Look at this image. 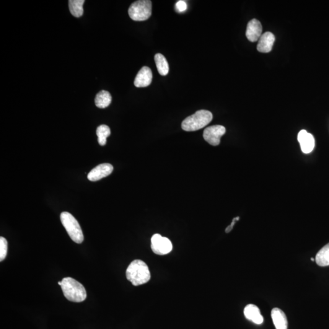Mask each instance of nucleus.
Masks as SVG:
<instances>
[{
    "label": "nucleus",
    "instance_id": "f257e3e1",
    "mask_svg": "<svg viewBox=\"0 0 329 329\" xmlns=\"http://www.w3.org/2000/svg\"><path fill=\"white\" fill-rule=\"evenodd\" d=\"M127 279L134 286L146 284L151 279V273L147 264L141 260H135L126 269Z\"/></svg>",
    "mask_w": 329,
    "mask_h": 329
},
{
    "label": "nucleus",
    "instance_id": "f03ea898",
    "mask_svg": "<svg viewBox=\"0 0 329 329\" xmlns=\"http://www.w3.org/2000/svg\"><path fill=\"white\" fill-rule=\"evenodd\" d=\"M61 289L64 296L70 301L81 302L87 298V292L84 287L72 278L62 279Z\"/></svg>",
    "mask_w": 329,
    "mask_h": 329
},
{
    "label": "nucleus",
    "instance_id": "7ed1b4c3",
    "mask_svg": "<svg viewBox=\"0 0 329 329\" xmlns=\"http://www.w3.org/2000/svg\"><path fill=\"white\" fill-rule=\"evenodd\" d=\"M212 119L213 115L210 111L200 110L186 118L181 126L185 131H196L204 128L211 122Z\"/></svg>",
    "mask_w": 329,
    "mask_h": 329
},
{
    "label": "nucleus",
    "instance_id": "20e7f679",
    "mask_svg": "<svg viewBox=\"0 0 329 329\" xmlns=\"http://www.w3.org/2000/svg\"><path fill=\"white\" fill-rule=\"evenodd\" d=\"M61 221L71 239L77 244H81L84 241V235L76 219L69 212H64L61 214Z\"/></svg>",
    "mask_w": 329,
    "mask_h": 329
},
{
    "label": "nucleus",
    "instance_id": "39448f33",
    "mask_svg": "<svg viewBox=\"0 0 329 329\" xmlns=\"http://www.w3.org/2000/svg\"><path fill=\"white\" fill-rule=\"evenodd\" d=\"M128 14L132 20L142 22L146 20L152 14V2L149 0H140L129 7Z\"/></svg>",
    "mask_w": 329,
    "mask_h": 329
},
{
    "label": "nucleus",
    "instance_id": "423d86ee",
    "mask_svg": "<svg viewBox=\"0 0 329 329\" xmlns=\"http://www.w3.org/2000/svg\"><path fill=\"white\" fill-rule=\"evenodd\" d=\"M151 250L155 255H168L173 250L172 242L167 237L159 234H154L151 238Z\"/></svg>",
    "mask_w": 329,
    "mask_h": 329
},
{
    "label": "nucleus",
    "instance_id": "0eeeda50",
    "mask_svg": "<svg viewBox=\"0 0 329 329\" xmlns=\"http://www.w3.org/2000/svg\"><path fill=\"white\" fill-rule=\"evenodd\" d=\"M226 133V128L221 125L209 126L204 130V140L212 146H218L220 144V139Z\"/></svg>",
    "mask_w": 329,
    "mask_h": 329
},
{
    "label": "nucleus",
    "instance_id": "6e6552de",
    "mask_svg": "<svg viewBox=\"0 0 329 329\" xmlns=\"http://www.w3.org/2000/svg\"><path fill=\"white\" fill-rule=\"evenodd\" d=\"M113 166L110 164H102L93 168L87 175L88 180L90 181H98L107 177L112 173Z\"/></svg>",
    "mask_w": 329,
    "mask_h": 329
},
{
    "label": "nucleus",
    "instance_id": "1a4fd4ad",
    "mask_svg": "<svg viewBox=\"0 0 329 329\" xmlns=\"http://www.w3.org/2000/svg\"><path fill=\"white\" fill-rule=\"evenodd\" d=\"M297 140L299 142L300 147L303 152L305 154L310 153L314 149L315 139L312 134L307 133L305 130L299 132L297 136Z\"/></svg>",
    "mask_w": 329,
    "mask_h": 329
},
{
    "label": "nucleus",
    "instance_id": "9d476101",
    "mask_svg": "<svg viewBox=\"0 0 329 329\" xmlns=\"http://www.w3.org/2000/svg\"><path fill=\"white\" fill-rule=\"evenodd\" d=\"M262 33V26L258 20L253 19L248 23L246 36L251 42L257 41L261 36Z\"/></svg>",
    "mask_w": 329,
    "mask_h": 329
},
{
    "label": "nucleus",
    "instance_id": "9b49d317",
    "mask_svg": "<svg viewBox=\"0 0 329 329\" xmlns=\"http://www.w3.org/2000/svg\"><path fill=\"white\" fill-rule=\"evenodd\" d=\"M152 73L151 70L147 67H142L137 74L134 80V85L136 87H146L152 82Z\"/></svg>",
    "mask_w": 329,
    "mask_h": 329
},
{
    "label": "nucleus",
    "instance_id": "f8f14e48",
    "mask_svg": "<svg viewBox=\"0 0 329 329\" xmlns=\"http://www.w3.org/2000/svg\"><path fill=\"white\" fill-rule=\"evenodd\" d=\"M275 36L271 32L264 33L260 38L257 45V50L260 53H269L273 49Z\"/></svg>",
    "mask_w": 329,
    "mask_h": 329
},
{
    "label": "nucleus",
    "instance_id": "ddd939ff",
    "mask_svg": "<svg viewBox=\"0 0 329 329\" xmlns=\"http://www.w3.org/2000/svg\"><path fill=\"white\" fill-rule=\"evenodd\" d=\"M244 315L247 319L256 325H261L263 323V316L261 315L260 309L255 305H247L245 308Z\"/></svg>",
    "mask_w": 329,
    "mask_h": 329
},
{
    "label": "nucleus",
    "instance_id": "4468645a",
    "mask_svg": "<svg viewBox=\"0 0 329 329\" xmlns=\"http://www.w3.org/2000/svg\"><path fill=\"white\" fill-rule=\"evenodd\" d=\"M271 318L276 329H287L288 328V321H287L286 315L283 311L278 308H274L271 311Z\"/></svg>",
    "mask_w": 329,
    "mask_h": 329
},
{
    "label": "nucleus",
    "instance_id": "2eb2a0df",
    "mask_svg": "<svg viewBox=\"0 0 329 329\" xmlns=\"http://www.w3.org/2000/svg\"><path fill=\"white\" fill-rule=\"evenodd\" d=\"M112 102V97L110 93L102 90L98 93L95 99V105L97 108L105 109L108 108Z\"/></svg>",
    "mask_w": 329,
    "mask_h": 329
},
{
    "label": "nucleus",
    "instance_id": "dca6fc26",
    "mask_svg": "<svg viewBox=\"0 0 329 329\" xmlns=\"http://www.w3.org/2000/svg\"><path fill=\"white\" fill-rule=\"evenodd\" d=\"M154 60L158 72L162 76H166L169 72V65L167 59L162 54L158 53L155 54Z\"/></svg>",
    "mask_w": 329,
    "mask_h": 329
},
{
    "label": "nucleus",
    "instance_id": "f3484780",
    "mask_svg": "<svg viewBox=\"0 0 329 329\" xmlns=\"http://www.w3.org/2000/svg\"><path fill=\"white\" fill-rule=\"evenodd\" d=\"M315 261L320 266H329V243L318 253Z\"/></svg>",
    "mask_w": 329,
    "mask_h": 329
},
{
    "label": "nucleus",
    "instance_id": "a211bd4d",
    "mask_svg": "<svg viewBox=\"0 0 329 329\" xmlns=\"http://www.w3.org/2000/svg\"><path fill=\"white\" fill-rule=\"evenodd\" d=\"M84 0H70L69 1V9L71 14L75 17H81L84 13L83 5Z\"/></svg>",
    "mask_w": 329,
    "mask_h": 329
},
{
    "label": "nucleus",
    "instance_id": "6ab92c4d",
    "mask_svg": "<svg viewBox=\"0 0 329 329\" xmlns=\"http://www.w3.org/2000/svg\"><path fill=\"white\" fill-rule=\"evenodd\" d=\"M111 132L110 127L105 124L98 126L97 129L98 143L102 146H105L107 142V138L110 136Z\"/></svg>",
    "mask_w": 329,
    "mask_h": 329
},
{
    "label": "nucleus",
    "instance_id": "aec40b11",
    "mask_svg": "<svg viewBox=\"0 0 329 329\" xmlns=\"http://www.w3.org/2000/svg\"><path fill=\"white\" fill-rule=\"evenodd\" d=\"M7 254V242L6 238L0 237V261L4 260Z\"/></svg>",
    "mask_w": 329,
    "mask_h": 329
},
{
    "label": "nucleus",
    "instance_id": "412c9836",
    "mask_svg": "<svg viewBox=\"0 0 329 329\" xmlns=\"http://www.w3.org/2000/svg\"><path fill=\"white\" fill-rule=\"evenodd\" d=\"M186 9H187V4H186V2L184 1L181 0V1H178L177 3L176 4V10L178 12H184Z\"/></svg>",
    "mask_w": 329,
    "mask_h": 329
},
{
    "label": "nucleus",
    "instance_id": "4be33fe9",
    "mask_svg": "<svg viewBox=\"0 0 329 329\" xmlns=\"http://www.w3.org/2000/svg\"><path fill=\"white\" fill-rule=\"evenodd\" d=\"M239 219H240L239 217L234 218V219H233L231 224L229 225V226H227L226 229V233H229L230 231H231V230L233 229V227H234V225L235 224V222H236L237 221H238V220H239Z\"/></svg>",
    "mask_w": 329,
    "mask_h": 329
},
{
    "label": "nucleus",
    "instance_id": "5701e85b",
    "mask_svg": "<svg viewBox=\"0 0 329 329\" xmlns=\"http://www.w3.org/2000/svg\"><path fill=\"white\" fill-rule=\"evenodd\" d=\"M58 284L59 285V286H61V285H62V282H58Z\"/></svg>",
    "mask_w": 329,
    "mask_h": 329
},
{
    "label": "nucleus",
    "instance_id": "b1692460",
    "mask_svg": "<svg viewBox=\"0 0 329 329\" xmlns=\"http://www.w3.org/2000/svg\"><path fill=\"white\" fill-rule=\"evenodd\" d=\"M311 260H312V261H315V259H314V258H311Z\"/></svg>",
    "mask_w": 329,
    "mask_h": 329
}]
</instances>
